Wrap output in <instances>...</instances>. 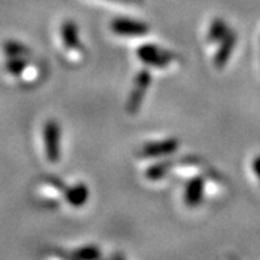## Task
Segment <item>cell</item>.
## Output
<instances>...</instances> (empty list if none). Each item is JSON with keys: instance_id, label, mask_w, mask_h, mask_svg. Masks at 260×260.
<instances>
[{"instance_id": "1", "label": "cell", "mask_w": 260, "mask_h": 260, "mask_svg": "<svg viewBox=\"0 0 260 260\" xmlns=\"http://www.w3.org/2000/svg\"><path fill=\"white\" fill-rule=\"evenodd\" d=\"M61 37L71 62H80L84 56V48L80 42L78 26L73 20H65L61 26Z\"/></svg>"}, {"instance_id": "2", "label": "cell", "mask_w": 260, "mask_h": 260, "mask_svg": "<svg viewBox=\"0 0 260 260\" xmlns=\"http://www.w3.org/2000/svg\"><path fill=\"white\" fill-rule=\"evenodd\" d=\"M44 148L48 162L58 164L61 159V127L55 120H48L44 124Z\"/></svg>"}, {"instance_id": "3", "label": "cell", "mask_w": 260, "mask_h": 260, "mask_svg": "<svg viewBox=\"0 0 260 260\" xmlns=\"http://www.w3.org/2000/svg\"><path fill=\"white\" fill-rule=\"evenodd\" d=\"M138 56L143 64L155 68H167L175 61V55L168 54L155 45H143L138 49Z\"/></svg>"}, {"instance_id": "4", "label": "cell", "mask_w": 260, "mask_h": 260, "mask_svg": "<svg viewBox=\"0 0 260 260\" xmlns=\"http://www.w3.org/2000/svg\"><path fill=\"white\" fill-rule=\"evenodd\" d=\"M150 83H152V77L149 74V71H146V70L140 71L138 77H136V80H135V88H133V91L130 94L129 102H127V106H126L127 112L130 114L138 113L140 104L143 102L145 93L148 91Z\"/></svg>"}, {"instance_id": "5", "label": "cell", "mask_w": 260, "mask_h": 260, "mask_svg": "<svg viewBox=\"0 0 260 260\" xmlns=\"http://www.w3.org/2000/svg\"><path fill=\"white\" fill-rule=\"evenodd\" d=\"M110 28L116 35L120 37H142L149 32L148 25L130 19H116L112 22Z\"/></svg>"}, {"instance_id": "6", "label": "cell", "mask_w": 260, "mask_h": 260, "mask_svg": "<svg viewBox=\"0 0 260 260\" xmlns=\"http://www.w3.org/2000/svg\"><path fill=\"white\" fill-rule=\"evenodd\" d=\"M178 149V142L175 139L162 140L156 143H148L146 146L140 150V155L143 158H158V156H165L171 155Z\"/></svg>"}, {"instance_id": "7", "label": "cell", "mask_w": 260, "mask_h": 260, "mask_svg": "<svg viewBox=\"0 0 260 260\" xmlns=\"http://www.w3.org/2000/svg\"><path fill=\"white\" fill-rule=\"evenodd\" d=\"M88 197H90L88 188L83 182L67 188L64 192V198L65 201H67V204L71 205V207H75V208H80V207L85 205V203L88 201Z\"/></svg>"}, {"instance_id": "8", "label": "cell", "mask_w": 260, "mask_h": 260, "mask_svg": "<svg viewBox=\"0 0 260 260\" xmlns=\"http://www.w3.org/2000/svg\"><path fill=\"white\" fill-rule=\"evenodd\" d=\"M65 185L62 181L56 178H45L39 185H38V194H41L44 198L48 200H55L56 197L64 195Z\"/></svg>"}, {"instance_id": "9", "label": "cell", "mask_w": 260, "mask_h": 260, "mask_svg": "<svg viewBox=\"0 0 260 260\" xmlns=\"http://www.w3.org/2000/svg\"><path fill=\"white\" fill-rule=\"evenodd\" d=\"M203 184L201 181H194L188 185L185 194V203L188 205H198L201 203V198H203Z\"/></svg>"}, {"instance_id": "10", "label": "cell", "mask_w": 260, "mask_h": 260, "mask_svg": "<svg viewBox=\"0 0 260 260\" xmlns=\"http://www.w3.org/2000/svg\"><path fill=\"white\" fill-rule=\"evenodd\" d=\"M71 257L78 260H95L102 257V251L97 246H85V247L73 251Z\"/></svg>"}, {"instance_id": "11", "label": "cell", "mask_w": 260, "mask_h": 260, "mask_svg": "<svg viewBox=\"0 0 260 260\" xmlns=\"http://www.w3.org/2000/svg\"><path fill=\"white\" fill-rule=\"evenodd\" d=\"M236 44V38L234 35H225L224 38V47L220 49V52L217 54V58H215V65L217 67H223L227 61V58L230 55V51H233V47Z\"/></svg>"}, {"instance_id": "12", "label": "cell", "mask_w": 260, "mask_h": 260, "mask_svg": "<svg viewBox=\"0 0 260 260\" xmlns=\"http://www.w3.org/2000/svg\"><path fill=\"white\" fill-rule=\"evenodd\" d=\"M3 51L5 54L8 55V58L12 56H22V58H26L29 55V49L23 44H19L15 41H9L3 45Z\"/></svg>"}, {"instance_id": "13", "label": "cell", "mask_w": 260, "mask_h": 260, "mask_svg": "<svg viewBox=\"0 0 260 260\" xmlns=\"http://www.w3.org/2000/svg\"><path fill=\"white\" fill-rule=\"evenodd\" d=\"M26 64H28L26 58H22V56H12V58H8L5 67H6V71H8L10 75L19 77L20 73L23 71V68L26 67Z\"/></svg>"}, {"instance_id": "14", "label": "cell", "mask_w": 260, "mask_h": 260, "mask_svg": "<svg viewBox=\"0 0 260 260\" xmlns=\"http://www.w3.org/2000/svg\"><path fill=\"white\" fill-rule=\"evenodd\" d=\"M39 75H41V71H39L37 65L26 64V67L23 68V71L20 73L18 78H20L25 84H32L39 78Z\"/></svg>"}, {"instance_id": "15", "label": "cell", "mask_w": 260, "mask_h": 260, "mask_svg": "<svg viewBox=\"0 0 260 260\" xmlns=\"http://www.w3.org/2000/svg\"><path fill=\"white\" fill-rule=\"evenodd\" d=\"M169 164L164 162V164H158V165H153L152 168H149L146 171V178L149 181H159L167 175L168 169H169Z\"/></svg>"}, {"instance_id": "16", "label": "cell", "mask_w": 260, "mask_h": 260, "mask_svg": "<svg viewBox=\"0 0 260 260\" xmlns=\"http://www.w3.org/2000/svg\"><path fill=\"white\" fill-rule=\"evenodd\" d=\"M253 171L256 172V175H257L260 179V158H257L253 162Z\"/></svg>"}]
</instances>
